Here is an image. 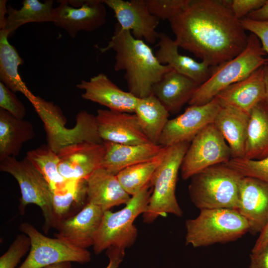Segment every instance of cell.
Instances as JSON below:
<instances>
[{"instance_id": "60d3db41", "label": "cell", "mask_w": 268, "mask_h": 268, "mask_svg": "<svg viewBox=\"0 0 268 268\" xmlns=\"http://www.w3.org/2000/svg\"><path fill=\"white\" fill-rule=\"evenodd\" d=\"M125 249L111 247L107 249L106 255L109 259V262L106 268H118L125 256Z\"/></svg>"}, {"instance_id": "ffe728a7", "label": "cell", "mask_w": 268, "mask_h": 268, "mask_svg": "<svg viewBox=\"0 0 268 268\" xmlns=\"http://www.w3.org/2000/svg\"><path fill=\"white\" fill-rule=\"evenodd\" d=\"M87 202L104 211L121 204H126L131 196L124 189L117 175L100 167L85 179Z\"/></svg>"}, {"instance_id": "603a6c76", "label": "cell", "mask_w": 268, "mask_h": 268, "mask_svg": "<svg viewBox=\"0 0 268 268\" xmlns=\"http://www.w3.org/2000/svg\"><path fill=\"white\" fill-rule=\"evenodd\" d=\"M199 86L192 79L172 69L154 85L152 94L169 113H175L189 103Z\"/></svg>"}, {"instance_id": "d6a6232c", "label": "cell", "mask_w": 268, "mask_h": 268, "mask_svg": "<svg viewBox=\"0 0 268 268\" xmlns=\"http://www.w3.org/2000/svg\"><path fill=\"white\" fill-rule=\"evenodd\" d=\"M25 157L44 177L52 191L66 180L59 171L60 160L57 152L48 144L28 151Z\"/></svg>"}, {"instance_id": "e575fe53", "label": "cell", "mask_w": 268, "mask_h": 268, "mask_svg": "<svg viewBox=\"0 0 268 268\" xmlns=\"http://www.w3.org/2000/svg\"><path fill=\"white\" fill-rule=\"evenodd\" d=\"M30 246V239L26 235H17L6 252L0 257V268H15Z\"/></svg>"}, {"instance_id": "9c48e42d", "label": "cell", "mask_w": 268, "mask_h": 268, "mask_svg": "<svg viewBox=\"0 0 268 268\" xmlns=\"http://www.w3.org/2000/svg\"><path fill=\"white\" fill-rule=\"evenodd\" d=\"M44 123L48 144L56 152L62 147L83 141L101 143L99 137L79 132H98L96 117L86 111L76 117L77 128H65L66 119L62 110L53 102L33 95L29 99Z\"/></svg>"}, {"instance_id": "484cf974", "label": "cell", "mask_w": 268, "mask_h": 268, "mask_svg": "<svg viewBox=\"0 0 268 268\" xmlns=\"http://www.w3.org/2000/svg\"><path fill=\"white\" fill-rule=\"evenodd\" d=\"M35 134L30 121L18 119L0 108V161L18 155L24 143Z\"/></svg>"}, {"instance_id": "b9f144b4", "label": "cell", "mask_w": 268, "mask_h": 268, "mask_svg": "<svg viewBox=\"0 0 268 268\" xmlns=\"http://www.w3.org/2000/svg\"><path fill=\"white\" fill-rule=\"evenodd\" d=\"M268 245V223L260 233L259 236L257 239L251 253H257L262 251Z\"/></svg>"}, {"instance_id": "ab89813d", "label": "cell", "mask_w": 268, "mask_h": 268, "mask_svg": "<svg viewBox=\"0 0 268 268\" xmlns=\"http://www.w3.org/2000/svg\"><path fill=\"white\" fill-rule=\"evenodd\" d=\"M250 268H268V245L257 253L250 255Z\"/></svg>"}, {"instance_id": "f1b7e54d", "label": "cell", "mask_w": 268, "mask_h": 268, "mask_svg": "<svg viewBox=\"0 0 268 268\" xmlns=\"http://www.w3.org/2000/svg\"><path fill=\"white\" fill-rule=\"evenodd\" d=\"M9 34L0 30V80L14 92H20L29 99L33 95L23 81L18 71L23 60L8 42Z\"/></svg>"}, {"instance_id": "8d00e7d4", "label": "cell", "mask_w": 268, "mask_h": 268, "mask_svg": "<svg viewBox=\"0 0 268 268\" xmlns=\"http://www.w3.org/2000/svg\"><path fill=\"white\" fill-rule=\"evenodd\" d=\"M14 93L0 82V108L18 119H23L26 115V110Z\"/></svg>"}, {"instance_id": "f546056e", "label": "cell", "mask_w": 268, "mask_h": 268, "mask_svg": "<svg viewBox=\"0 0 268 268\" xmlns=\"http://www.w3.org/2000/svg\"><path fill=\"white\" fill-rule=\"evenodd\" d=\"M53 0L42 2L38 0H24L19 9L7 6V15L4 29L11 35L21 26L28 23L52 22Z\"/></svg>"}, {"instance_id": "d6986e66", "label": "cell", "mask_w": 268, "mask_h": 268, "mask_svg": "<svg viewBox=\"0 0 268 268\" xmlns=\"http://www.w3.org/2000/svg\"><path fill=\"white\" fill-rule=\"evenodd\" d=\"M237 210L247 221L249 232L260 233L268 223V183L255 178L243 177Z\"/></svg>"}, {"instance_id": "4dcf8cb0", "label": "cell", "mask_w": 268, "mask_h": 268, "mask_svg": "<svg viewBox=\"0 0 268 268\" xmlns=\"http://www.w3.org/2000/svg\"><path fill=\"white\" fill-rule=\"evenodd\" d=\"M52 192L53 208L56 226L59 221L69 217V212L73 208L83 203L86 198L85 180L66 179Z\"/></svg>"}, {"instance_id": "7402d4cb", "label": "cell", "mask_w": 268, "mask_h": 268, "mask_svg": "<svg viewBox=\"0 0 268 268\" xmlns=\"http://www.w3.org/2000/svg\"><path fill=\"white\" fill-rule=\"evenodd\" d=\"M158 39V49L155 54L161 64L169 66L200 85L208 78L212 67L208 63L203 61L199 62L179 53L174 40L164 33H159Z\"/></svg>"}, {"instance_id": "8fae6325", "label": "cell", "mask_w": 268, "mask_h": 268, "mask_svg": "<svg viewBox=\"0 0 268 268\" xmlns=\"http://www.w3.org/2000/svg\"><path fill=\"white\" fill-rule=\"evenodd\" d=\"M232 158L230 148L213 123L204 128L190 142L181 167L183 179L210 166L225 164Z\"/></svg>"}, {"instance_id": "277c9868", "label": "cell", "mask_w": 268, "mask_h": 268, "mask_svg": "<svg viewBox=\"0 0 268 268\" xmlns=\"http://www.w3.org/2000/svg\"><path fill=\"white\" fill-rule=\"evenodd\" d=\"M243 177L225 164L208 167L191 178L188 188L190 199L200 210H237L240 186Z\"/></svg>"}, {"instance_id": "8992f818", "label": "cell", "mask_w": 268, "mask_h": 268, "mask_svg": "<svg viewBox=\"0 0 268 268\" xmlns=\"http://www.w3.org/2000/svg\"><path fill=\"white\" fill-rule=\"evenodd\" d=\"M190 144L182 142L166 147L163 160L150 181L152 192L143 213L144 222L150 223L158 217L165 216L167 213L182 216L175 190L178 172Z\"/></svg>"}, {"instance_id": "1f68e13d", "label": "cell", "mask_w": 268, "mask_h": 268, "mask_svg": "<svg viewBox=\"0 0 268 268\" xmlns=\"http://www.w3.org/2000/svg\"><path fill=\"white\" fill-rule=\"evenodd\" d=\"M166 147L155 157L128 167L119 172L117 178L122 186L131 196L137 193L150 183L151 179L162 162Z\"/></svg>"}, {"instance_id": "7c38bea8", "label": "cell", "mask_w": 268, "mask_h": 268, "mask_svg": "<svg viewBox=\"0 0 268 268\" xmlns=\"http://www.w3.org/2000/svg\"><path fill=\"white\" fill-rule=\"evenodd\" d=\"M52 22L72 38L80 31L93 32L106 22L107 11L103 0L58 1Z\"/></svg>"}, {"instance_id": "3957f363", "label": "cell", "mask_w": 268, "mask_h": 268, "mask_svg": "<svg viewBox=\"0 0 268 268\" xmlns=\"http://www.w3.org/2000/svg\"><path fill=\"white\" fill-rule=\"evenodd\" d=\"M258 37L248 36L245 50L235 58L212 67L208 78L199 86L189 105L205 104L229 86L238 82L268 64V59Z\"/></svg>"}, {"instance_id": "cb8c5ba5", "label": "cell", "mask_w": 268, "mask_h": 268, "mask_svg": "<svg viewBox=\"0 0 268 268\" xmlns=\"http://www.w3.org/2000/svg\"><path fill=\"white\" fill-rule=\"evenodd\" d=\"M103 143L105 151L101 167L115 175L128 167L155 157L163 148L151 142L123 144L104 141Z\"/></svg>"}, {"instance_id": "9a60e30c", "label": "cell", "mask_w": 268, "mask_h": 268, "mask_svg": "<svg viewBox=\"0 0 268 268\" xmlns=\"http://www.w3.org/2000/svg\"><path fill=\"white\" fill-rule=\"evenodd\" d=\"M113 10L118 24L138 39L154 43L158 39L156 31L159 19L149 11L146 0H103Z\"/></svg>"}, {"instance_id": "5bb4252c", "label": "cell", "mask_w": 268, "mask_h": 268, "mask_svg": "<svg viewBox=\"0 0 268 268\" xmlns=\"http://www.w3.org/2000/svg\"><path fill=\"white\" fill-rule=\"evenodd\" d=\"M105 151L103 142L83 141L61 147L57 152L61 175L66 180L85 179L101 167Z\"/></svg>"}, {"instance_id": "30bf717a", "label": "cell", "mask_w": 268, "mask_h": 268, "mask_svg": "<svg viewBox=\"0 0 268 268\" xmlns=\"http://www.w3.org/2000/svg\"><path fill=\"white\" fill-rule=\"evenodd\" d=\"M19 229L29 238L31 246L28 255L18 268H41L63 262L82 264L91 260V254L86 249L47 237L28 222L22 223Z\"/></svg>"}, {"instance_id": "ac0fdd59", "label": "cell", "mask_w": 268, "mask_h": 268, "mask_svg": "<svg viewBox=\"0 0 268 268\" xmlns=\"http://www.w3.org/2000/svg\"><path fill=\"white\" fill-rule=\"evenodd\" d=\"M76 87L83 91L82 98L106 107L109 110L134 113L138 99L120 88L103 73L81 80Z\"/></svg>"}, {"instance_id": "ee69618b", "label": "cell", "mask_w": 268, "mask_h": 268, "mask_svg": "<svg viewBox=\"0 0 268 268\" xmlns=\"http://www.w3.org/2000/svg\"><path fill=\"white\" fill-rule=\"evenodd\" d=\"M6 0H0V30H3L5 27L7 15V6Z\"/></svg>"}, {"instance_id": "83f0119b", "label": "cell", "mask_w": 268, "mask_h": 268, "mask_svg": "<svg viewBox=\"0 0 268 268\" xmlns=\"http://www.w3.org/2000/svg\"><path fill=\"white\" fill-rule=\"evenodd\" d=\"M268 156V103L260 102L252 110L246 144L245 157L261 159Z\"/></svg>"}, {"instance_id": "d590c367", "label": "cell", "mask_w": 268, "mask_h": 268, "mask_svg": "<svg viewBox=\"0 0 268 268\" xmlns=\"http://www.w3.org/2000/svg\"><path fill=\"white\" fill-rule=\"evenodd\" d=\"M189 0H146L149 12L158 19L168 21L177 15Z\"/></svg>"}, {"instance_id": "4316f807", "label": "cell", "mask_w": 268, "mask_h": 268, "mask_svg": "<svg viewBox=\"0 0 268 268\" xmlns=\"http://www.w3.org/2000/svg\"><path fill=\"white\" fill-rule=\"evenodd\" d=\"M134 113L149 141L158 144L170 113L153 94L139 98Z\"/></svg>"}, {"instance_id": "e0dca14e", "label": "cell", "mask_w": 268, "mask_h": 268, "mask_svg": "<svg viewBox=\"0 0 268 268\" xmlns=\"http://www.w3.org/2000/svg\"><path fill=\"white\" fill-rule=\"evenodd\" d=\"M104 211L92 203L87 202L77 213L59 221L55 228L56 238L81 249L94 244Z\"/></svg>"}, {"instance_id": "ba28073f", "label": "cell", "mask_w": 268, "mask_h": 268, "mask_svg": "<svg viewBox=\"0 0 268 268\" xmlns=\"http://www.w3.org/2000/svg\"><path fill=\"white\" fill-rule=\"evenodd\" d=\"M0 171L11 175L18 183L21 198L19 210L21 215L29 204L38 206L44 218L43 230L47 233L56 226L53 208V192L42 174L25 157L18 160L15 157H6L0 161Z\"/></svg>"}, {"instance_id": "4fadbf2b", "label": "cell", "mask_w": 268, "mask_h": 268, "mask_svg": "<svg viewBox=\"0 0 268 268\" xmlns=\"http://www.w3.org/2000/svg\"><path fill=\"white\" fill-rule=\"evenodd\" d=\"M220 107L216 97L203 105H190L182 114L168 120L158 145L168 147L191 142L204 128L213 123Z\"/></svg>"}, {"instance_id": "bcb514c9", "label": "cell", "mask_w": 268, "mask_h": 268, "mask_svg": "<svg viewBox=\"0 0 268 268\" xmlns=\"http://www.w3.org/2000/svg\"><path fill=\"white\" fill-rule=\"evenodd\" d=\"M71 262H63L48 265L41 268H72Z\"/></svg>"}, {"instance_id": "74e56055", "label": "cell", "mask_w": 268, "mask_h": 268, "mask_svg": "<svg viewBox=\"0 0 268 268\" xmlns=\"http://www.w3.org/2000/svg\"><path fill=\"white\" fill-rule=\"evenodd\" d=\"M240 22L245 30L258 37L264 51L268 53V19L256 20L245 17L240 19Z\"/></svg>"}, {"instance_id": "7a4b0ae2", "label": "cell", "mask_w": 268, "mask_h": 268, "mask_svg": "<svg viewBox=\"0 0 268 268\" xmlns=\"http://www.w3.org/2000/svg\"><path fill=\"white\" fill-rule=\"evenodd\" d=\"M101 53L110 49L115 52L114 70L125 72L129 91L138 98L152 94L154 85L173 68L161 64L151 48L143 40L134 38L131 32L115 24L108 45L99 48Z\"/></svg>"}, {"instance_id": "6da1fadb", "label": "cell", "mask_w": 268, "mask_h": 268, "mask_svg": "<svg viewBox=\"0 0 268 268\" xmlns=\"http://www.w3.org/2000/svg\"><path fill=\"white\" fill-rule=\"evenodd\" d=\"M227 0H189L169 20L179 48L211 67L230 60L246 48L248 36Z\"/></svg>"}, {"instance_id": "d4e9b609", "label": "cell", "mask_w": 268, "mask_h": 268, "mask_svg": "<svg viewBox=\"0 0 268 268\" xmlns=\"http://www.w3.org/2000/svg\"><path fill=\"white\" fill-rule=\"evenodd\" d=\"M250 114L236 108L221 106L213 123L228 143L232 158L245 157Z\"/></svg>"}, {"instance_id": "f35d334b", "label": "cell", "mask_w": 268, "mask_h": 268, "mask_svg": "<svg viewBox=\"0 0 268 268\" xmlns=\"http://www.w3.org/2000/svg\"><path fill=\"white\" fill-rule=\"evenodd\" d=\"M267 0H232L229 6L234 15L239 19L263 6Z\"/></svg>"}, {"instance_id": "5b68a950", "label": "cell", "mask_w": 268, "mask_h": 268, "mask_svg": "<svg viewBox=\"0 0 268 268\" xmlns=\"http://www.w3.org/2000/svg\"><path fill=\"white\" fill-rule=\"evenodd\" d=\"M186 244L205 247L237 240L249 231L246 219L234 209L200 210L195 218L186 221Z\"/></svg>"}, {"instance_id": "836d02e7", "label": "cell", "mask_w": 268, "mask_h": 268, "mask_svg": "<svg viewBox=\"0 0 268 268\" xmlns=\"http://www.w3.org/2000/svg\"><path fill=\"white\" fill-rule=\"evenodd\" d=\"M225 164L244 177L255 178L268 183V156L258 160L232 158Z\"/></svg>"}, {"instance_id": "2e32d148", "label": "cell", "mask_w": 268, "mask_h": 268, "mask_svg": "<svg viewBox=\"0 0 268 268\" xmlns=\"http://www.w3.org/2000/svg\"><path fill=\"white\" fill-rule=\"evenodd\" d=\"M95 117L98 133L103 142L123 144L150 142L134 113L99 109Z\"/></svg>"}, {"instance_id": "7bdbcfd3", "label": "cell", "mask_w": 268, "mask_h": 268, "mask_svg": "<svg viewBox=\"0 0 268 268\" xmlns=\"http://www.w3.org/2000/svg\"><path fill=\"white\" fill-rule=\"evenodd\" d=\"M248 18L256 20H265L268 19V0L260 8L250 13L246 17Z\"/></svg>"}, {"instance_id": "52a82bcc", "label": "cell", "mask_w": 268, "mask_h": 268, "mask_svg": "<svg viewBox=\"0 0 268 268\" xmlns=\"http://www.w3.org/2000/svg\"><path fill=\"white\" fill-rule=\"evenodd\" d=\"M152 192L149 183L131 196L121 210L116 212L109 210L104 212L93 245L95 254H99L111 247L125 249L134 243L137 230L134 222L139 215L145 212Z\"/></svg>"}, {"instance_id": "44dd1931", "label": "cell", "mask_w": 268, "mask_h": 268, "mask_svg": "<svg viewBox=\"0 0 268 268\" xmlns=\"http://www.w3.org/2000/svg\"><path fill=\"white\" fill-rule=\"evenodd\" d=\"M215 97L221 106L233 107L250 114L256 105L265 100L264 67L226 87Z\"/></svg>"}, {"instance_id": "f6af8a7d", "label": "cell", "mask_w": 268, "mask_h": 268, "mask_svg": "<svg viewBox=\"0 0 268 268\" xmlns=\"http://www.w3.org/2000/svg\"><path fill=\"white\" fill-rule=\"evenodd\" d=\"M264 77L265 88V101L268 103V64L264 66Z\"/></svg>"}]
</instances>
